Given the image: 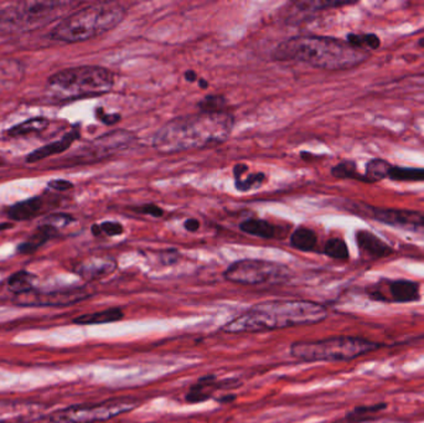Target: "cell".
<instances>
[{
  "label": "cell",
  "instance_id": "1",
  "mask_svg": "<svg viewBox=\"0 0 424 423\" xmlns=\"http://www.w3.org/2000/svg\"><path fill=\"white\" fill-rule=\"evenodd\" d=\"M233 130V117L227 112L191 114L165 123L153 137V147L160 153H177L190 149L218 146L227 141Z\"/></svg>",
  "mask_w": 424,
  "mask_h": 423
},
{
  "label": "cell",
  "instance_id": "2",
  "mask_svg": "<svg viewBox=\"0 0 424 423\" xmlns=\"http://www.w3.org/2000/svg\"><path fill=\"white\" fill-rule=\"evenodd\" d=\"M328 318L323 304L310 300H272L251 307L246 312L221 327L224 333H259L314 325Z\"/></svg>",
  "mask_w": 424,
  "mask_h": 423
},
{
  "label": "cell",
  "instance_id": "3",
  "mask_svg": "<svg viewBox=\"0 0 424 423\" xmlns=\"http://www.w3.org/2000/svg\"><path fill=\"white\" fill-rule=\"evenodd\" d=\"M272 56L277 61H299L323 70H348L364 64L370 53L351 46L346 40L306 35L281 42Z\"/></svg>",
  "mask_w": 424,
  "mask_h": 423
},
{
  "label": "cell",
  "instance_id": "4",
  "mask_svg": "<svg viewBox=\"0 0 424 423\" xmlns=\"http://www.w3.org/2000/svg\"><path fill=\"white\" fill-rule=\"evenodd\" d=\"M125 18V9L118 4H97L71 12L51 31L53 40L86 42L117 28Z\"/></svg>",
  "mask_w": 424,
  "mask_h": 423
},
{
  "label": "cell",
  "instance_id": "5",
  "mask_svg": "<svg viewBox=\"0 0 424 423\" xmlns=\"http://www.w3.org/2000/svg\"><path fill=\"white\" fill-rule=\"evenodd\" d=\"M114 86V74L100 66L61 70L47 80V89L59 100H76L107 94Z\"/></svg>",
  "mask_w": 424,
  "mask_h": 423
},
{
  "label": "cell",
  "instance_id": "6",
  "mask_svg": "<svg viewBox=\"0 0 424 423\" xmlns=\"http://www.w3.org/2000/svg\"><path fill=\"white\" fill-rule=\"evenodd\" d=\"M382 347L381 344L360 336H330L321 340L295 341L289 352L293 358L304 363H339L364 356Z\"/></svg>",
  "mask_w": 424,
  "mask_h": 423
},
{
  "label": "cell",
  "instance_id": "7",
  "mask_svg": "<svg viewBox=\"0 0 424 423\" xmlns=\"http://www.w3.org/2000/svg\"><path fill=\"white\" fill-rule=\"evenodd\" d=\"M73 4L67 1H20L0 12V30L26 33L64 17Z\"/></svg>",
  "mask_w": 424,
  "mask_h": 423
},
{
  "label": "cell",
  "instance_id": "8",
  "mask_svg": "<svg viewBox=\"0 0 424 423\" xmlns=\"http://www.w3.org/2000/svg\"><path fill=\"white\" fill-rule=\"evenodd\" d=\"M139 400L130 396L114 397L91 405H75L53 413V423H96L105 422L108 420L121 416L132 411L139 406Z\"/></svg>",
  "mask_w": 424,
  "mask_h": 423
},
{
  "label": "cell",
  "instance_id": "9",
  "mask_svg": "<svg viewBox=\"0 0 424 423\" xmlns=\"http://www.w3.org/2000/svg\"><path fill=\"white\" fill-rule=\"evenodd\" d=\"M227 281L245 286L258 284H279L287 282L292 272L287 266L265 259H241L224 270Z\"/></svg>",
  "mask_w": 424,
  "mask_h": 423
},
{
  "label": "cell",
  "instance_id": "10",
  "mask_svg": "<svg viewBox=\"0 0 424 423\" xmlns=\"http://www.w3.org/2000/svg\"><path fill=\"white\" fill-rule=\"evenodd\" d=\"M134 135L128 130H114L102 135L81 148L77 153L69 157V160L73 164H86L112 157L118 152H122L125 148L130 147L134 141Z\"/></svg>",
  "mask_w": 424,
  "mask_h": 423
},
{
  "label": "cell",
  "instance_id": "11",
  "mask_svg": "<svg viewBox=\"0 0 424 423\" xmlns=\"http://www.w3.org/2000/svg\"><path fill=\"white\" fill-rule=\"evenodd\" d=\"M364 216H369L378 223L396 227L417 230L424 229V212L400 210V209H380L366 205L359 209Z\"/></svg>",
  "mask_w": 424,
  "mask_h": 423
},
{
  "label": "cell",
  "instance_id": "12",
  "mask_svg": "<svg viewBox=\"0 0 424 423\" xmlns=\"http://www.w3.org/2000/svg\"><path fill=\"white\" fill-rule=\"evenodd\" d=\"M242 382L238 379H218L216 375L201 377L194 385H191L185 395V400L188 404H200L211 400L215 392L220 390H233L240 388Z\"/></svg>",
  "mask_w": 424,
  "mask_h": 423
},
{
  "label": "cell",
  "instance_id": "13",
  "mask_svg": "<svg viewBox=\"0 0 424 423\" xmlns=\"http://www.w3.org/2000/svg\"><path fill=\"white\" fill-rule=\"evenodd\" d=\"M30 295L28 298L18 300L20 304H26V306H50V307H62L71 306L75 304L77 302L87 300L92 293H89L87 289L85 288H71L65 289V291H56V292H50V293H28L24 294Z\"/></svg>",
  "mask_w": 424,
  "mask_h": 423
},
{
  "label": "cell",
  "instance_id": "14",
  "mask_svg": "<svg viewBox=\"0 0 424 423\" xmlns=\"http://www.w3.org/2000/svg\"><path fill=\"white\" fill-rule=\"evenodd\" d=\"M117 270V261L112 257H91L76 266V273L86 281H96L112 275Z\"/></svg>",
  "mask_w": 424,
  "mask_h": 423
},
{
  "label": "cell",
  "instance_id": "15",
  "mask_svg": "<svg viewBox=\"0 0 424 423\" xmlns=\"http://www.w3.org/2000/svg\"><path fill=\"white\" fill-rule=\"evenodd\" d=\"M356 242L360 248V252L370 259H380L389 257L395 250L389 243L382 241L380 237L373 235L370 231L359 230L356 232Z\"/></svg>",
  "mask_w": 424,
  "mask_h": 423
},
{
  "label": "cell",
  "instance_id": "16",
  "mask_svg": "<svg viewBox=\"0 0 424 423\" xmlns=\"http://www.w3.org/2000/svg\"><path fill=\"white\" fill-rule=\"evenodd\" d=\"M389 293L385 295V302L394 303H413L421 298L419 284L408 279L386 281Z\"/></svg>",
  "mask_w": 424,
  "mask_h": 423
},
{
  "label": "cell",
  "instance_id": "17",
  "mask_svg": "<svg viewBox=\"0 0 424 423\" xmlns=\"http://www.w3.org/2000/svg\"><path fill=\"white\" fill-rule=\"evenodd\" d=\"M25 65L20 60H0V94L12 89L23 81Z\"/></svg>",
  "mask_w": 424,
  "mask_h": 423
},
{
  "label": "cell",
  "instance_id": "18",
  "mask_svg": "<svg viewBox=\"0 0 424 423\" xmlns=\"http://www.w3.org/2000/svg\"><path fill=\"white\" fill-rule=\"evenodd\" d=\"M80 133L76 130H72L70 133H67L65 137H62L59 141H53V143H48L44 147L35 149L34 152L26 157V162L28 163H36V162H40L44 159L48 158V157H53L56 154L64 153L67 149H70L71 146L73 144V141H76L78 138Z\"/></svg>",
  "mask_w": 424,
  "mask_h": 423
},
{
  "label": "cell",
  "instance_id": "19",
  "mask_svg": "<svg viewBox=\"0 0 424 423\" xmlns=\"http://www.w3.org/2000/svg\"><path fill=\"white\" fill-rule=\"evenodd\" d=\"M58 234H59V230L55 229L53 225H50V223H44L42 226H39L36 229L33 235L30 236L28 241L23 242L18 247V252L23 253V254H31V253L35 252L39 247L45 245L51 237L58 235Z\"/></svg>",
  "mask_w": 424,
  "mask_h": 423
},
{
  "label": "cell",
  "instance_id": "20",
  "mask_svg": "<svg viewBox=\"0 0 424 423\" xmlns=\"http://www.w3.org/2000/svg\"><path fill=\"white\" fill-rule=\"evenodd\" d=\"M123 318L124 313L122 308L113 307V308H108L100 312L80 316L73 319V323L78 324V325H98V324L114 323Z\"/></svg>",
  "mask_w": 424,
  "mask_h": 423
},
{
  "label": "cell",
  "instance_id": "21",
  "mask_svg": "<svg viewBox=\"0 0 424 423\" xmlns=\"http://www.w3.org/2000/svg\"><path fill=\"white\" fill-rule=\"evenodd\" d=\"M42 198H33L28 200L20 201L12 206L8 212V216L15 221H25L37 216L42 209Z\"/></svg>",
  "mask_w": 424,
  "mask_h": 423
},
{
  "label": "cell",
  "instance_id": "22",
  "mask_svg": "<svg viewBox=\"0 0 424 423\" xmlns=\"http://www.w3.org/2000/svg\"><path fill=\"white\" fill-rule=\"evenodd\" d=\"M385 408H387V404L385 402L371 406H359L355 407L353 411L348 412L345 417L334 423H361L372 421L373 416L383 411Z\"/></svg>",
  "mask_w": 424,
  "mask_h": 423
},
{
  "label": "cell",
  "instance_id": "23",
  "mask_svg": "<svg viewBox=\"0 0 424 423\" xmlns=\"http://www.w3.org/2000/svg\"><path fill=\"white\" fill-rule=\"evenodd\" d=\"M36 277L26 270H19L9 277L8 288L18 295L31 293L35 287Z\"/></svg>",
  "mask_w": 424,
  "mask_h": 423
},
{
  "label": "cell",
  "instance_id": "24",
  "mask_svg": "<svg viewBox=\"0 0 424 423\" xmlns=\"http://www.w3.org/2000/svg\"><path fill=\"white\" fill-rule=\"evenodd\" d=\"M240 229L248 235L257 236L260 239H272L276 235V229L273 225L265 221V220H257V218H248L240 225Z\"/></svg>",
  "mask_w": 424,
  "mask_h": 423
},
{
  "label": "cell",
  "instance_id": "25",
  "mask_svg": "<svg viewBox=\"0 0 424 423\" xmlns=\"http://www.w3.org/2000/svg\"><path fill=\"white\" fill-rule=\"evenodd\" d=\"M318 243V237L312 230L306 227H298L290 237V245L295 250H299L303 252H310Z\"/></svg>",
  "mask_w": 424,
  "mask_h": 423
},
{
  "label": "cell",
  "instance_id": "26",
  "mask_svg": "<svg viewBox=\"0 0 424 423\" xmlns=\"http://www.w3.org/2000/svg\"><path fill=\"white\" fill-rule=\"evenodd\" d=\"M392 168V165L389 164V162H386L385 159L373 158L367 162L366 164L365 175L366 182H381L383 179L389 178V173Z\"/></svg>",
  "mask_w": 424,
  "mask_h": 423
},
{
  "label": "cell",
  "instance_id": "27",
  "mask_svg": "<svg viewBox=\"0 0 424 423\" xmlns=\"http://www.w3.org/2000/svg\"><path fill=\"white\" fill-rule=\"evenodd\" d=\"M48 121L46 118L36 117L25 121L23 123L17 124L8 130V135L10 137H21V135H31V133H39L46 128Z\"/></svg>",
  "mask_w": 424,
  "mask_h": 423
},
{
  "label": "cell",
  "instance_id": "28",
  "mask_svg": "<svg viewBox=\"0 0 424 423\" xmlns=\"http://www.w3.org/2000/svg\"><path fill=\"white\" fill-rule=\"evenodd\" d=\"M389 178L394 182H424V168H405L392 165Z\"/></svg>",
  "mask_w": 424,
  "mask_h": 423
},
{
  "label": "cell",
  "instance_id": "29",
  "mask_svg": "<svg viewBox=\"0 0 424 423\" xmlns=\"http://www.w3.org/2000/svg\"><path fill=\"white\" fill-rule=\"evenodd\" d=\"M331 175L336 179H353V180L367 182L365 175L360 174L357 171V165L353 160H345L335 165L331 169Z\"/></svg>",
  "mask_w": 424,
  "mask_h": 423
},
{
  "label": "cell",
  "instance_id": "30",
  "mask_svg": "<svg viewBox=\"0 0 424 423\" xmlns=\"http://www.w3.org/2000/svg\"><path fill=\"white\" fill-rule=\"evenodd\" d=\"M346 42L351 46L360 49V50H377L381 46V40L375 34H348Z\"/></svg>",
  "mask_w": 424,
  "mask_h": 423
},
{
  "label": "cell",
  "instance_id": "31",
  "mask_svg": "<svg viewBox=\"0 0 424 423\" xmlns=\"http://www.w3.org/2000/svg\"><path fill=\"white\" fill-rule=\"evenodd\" d=\"M324 253L330 259L346 261L350 257L348 247L342 239H330L325 243Z\"/></svg>",
  "mask_w": 424,
  "mask_h": 423
},
{
  "label": "cell",
  "instance_id": "32",
  "mask_svg": "<svg viewBox=\"0 0 424 423\" xmlns=\"http://www.w3.org/2000/svg\"><path fill=\"white\" fill-rule=\"evenodd\" d=\"M226 105L227 102L224 97L211 94V96H206L204 100H201L197 106L204 113H221V112H224Z\"/></svg>",
  "mask_w": 424,
  "mask_h": 423
},
{
  "label": "cell",
  "instance_id": "33",
  "mask_svg": "<svg viewBox=\"0 0 424 423\" xmlns=\"http://www.w3.org/2000/svg\"><path fill=\"white\" fill-rule=\"evenodd\" d=\"M265 174L257 173L249 175L247 179H238L236 180V188L241 191H248L251 189L257 188L262 182H265Z\"/></svg>",
  "mask_w": 424,
  "mask_h": 423
},
{
  "label": "cell",
  "instance_id": "34",
  "mask_svg": "<svg viewBox=\"0 0 424 423\" xmlns=\"http://www.w3.org/2000/svg\"><path fill=\"white\" fill-rule=\"evenodd\" d=\"M100 232L106 234L107 236H118L123 234V226L121 223H114V221H106V223H100Z\"/></svg>",
  "mask_w": 424,
  "mask_h": 423
},
{
  "label": "cell",
  "instance_id": "35",
  "mask_svg": "<svg viewBox=\"0 0 424 423\" xmlns=\"http://www.w3.org/2000/svg\"><path fill=\"white\" fill-rule=\"evenodd\" d=\"M97 117L100 119V122L107 124V126H113V124L118 123L121 121V116L119 114H107L106 112L103 111L102 108H98L96 112Z\"/></svg>",
  "mask_w": 424,
  "mask_h": 423
},
{
  "label": "cell",
  "instance_id": "36",
  "mask_svg": "<svg viewBox=\"0 0 424 423\" xmlns=\"http://www.w3.org/2000/svg\"><path fill=\"white\" fill-rule=\"evenodd\" d=\"M136 212H141V214H145V215H150L154 218H161L163 216V209H160L159 206L153 205V204H148V205H143L139 209H136Z\"/></svg>",
  "mask_w": 424,
  "mask_h": 423
},
{
  "label": "cell",
  "instance_id": "37",
  "mask_svg": "<svg viewBox=\"0 0 424 423\" xmlns=\"http://www.w3.org/2000/svg\"><path fill=\"white\" fill-rule=\"evenodd\" d=\"M47 187L53 189V190H58V191H66V190L73 188V184L69 180H64V179H56V180L48 182Z\"/></svg>",
  "mask_w": 424,
  "mask_h": 423
},
{
  "label": "cell",
  "instance_id": "38",
  "mask_svg": "<svg viewBox=\"0 0 424 423\" xmlns=\"http://www.w3.org/2000/svg\"><path fill=\"white\" fill-rule=\"evenodd\" d=\"M184 226H185V229L190 231V232H195V231H197L199 227H200V223L197 221V220H195V218H188L184 223Z\"/></svg>",
  "mask_w": 424,
  "mask_h": 423
},
{
  "label": "cell",
  "instance_id": "39",
  "mask_svg": "<svg viewBox=\"0 0 424 423\" xmlns=\"http://www.w3.org/2000/svg\"><path fill=\"white\" fill-rule=\"evenodd\" d=\"M236 399H237V396L235 394H226L216 399V401L218 404H231V402L236 401Z\"/></svg>",
  "mask_w": 424,
  "mask_h": 423
},
{
  "label": "cell",
  "instance_id": "40",
  "mask_svg": "<svg viewBox=\"0 0 424 423\" xmlns=\"http://www.w3.org/2000/svg\"><path fill=\"white\" fill-rule=\"evenodd\" d=\"M247 169L248 168L247 166H246V165H236L235 169H233V174H235L236 180H237V179H241L242 174H243V173H246V171H247Z\"/></svg>",
  "mask_w": 424,
  "mask_h": 423
},
{
  "label": "cell",
  "instance_id": "41",
  "mask_svg": "<svg viewBox=\"0 0 424 423\" xmlns=\"http://www.w3.org/2000/svg\"><path fill=\"white\" fill-rule=\"evenodd\" d=\"M185 80L188 81V83H195V81H197L199 78H197V75H196L195 71L188 70L185 72Z\"/></svg>",
  "mask_w": 424,
  "mask_h": 423
},
{
  "label": "cell",
  "instance_id": "42",
  "mask_svg": "<svg viewBox=\"0 0 424 423\" xmlns=\"http://www.w3.org/2000/svg\"><path fill=\"white\" fill-rule=\"evenodd\" d=\"M92 234L94 236H100L102 232H100V225H94L92 226Z\"/></svg>",
  "mask_w": 424,
  "mask_h": 423
},
{
  "label": "cell",
  "instance_id": "43",
  "mask_svg": "<svg viewBox=\"0 0 424 423\" xmlns=\"http://www.w3.org/2000/svg\"><path fill=\"white\" fill-rule=\"evenodd\" d=\"M197 81H199V86L202 87V89H206L207 86H209V83H207L205 78H200V80H197Z\"/></svg>",
  "mask_w": 424,
  "mask_h": 423
},
{
  "label": "cell",
  "instance_id": "44",
  "mask_svg": "<svg viewBox=\"0 0 424 423\" xmlns=\"http://www.w3.org/2000/svg\"><path fill=\"white\" fill-rule=\"evenodd\" d=\"M9 227H12V225H10V223H0V231H4V230L9 229Z\"/></svg>",
  "mask_w": 424,
  "mask_h": 423
},
{
  "label": "cell",
  "instance_id": "45",
  "mask_svg": "<svg viewBox=\"0 0 424 423\" xmlns=\"http://www.w3.org/2000/svg\"><path fill=\"white\" fill-rule=\"evenodd\" d=\"M418 46L424 47V37H422L418 42Z\"/></svg>",
  "mask_w": 424,
  "mask_h": 423
},
{
  "label": "cell",
  "instance_id": "46",
  "mask_svg": "<svg viewBox=\"0 0 424 423\" xmlns=\"http://www.w3.org/2000/svg\"><path fill=\"white\" fill-rule=\"evenodd\" d=\"M0 159H1V158H0ZM0 164H1V160H0Z\"/></svg>",
  "mask_w": 424,
  "mask_h": 423
}]
</instances>
